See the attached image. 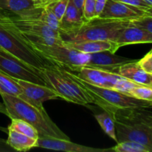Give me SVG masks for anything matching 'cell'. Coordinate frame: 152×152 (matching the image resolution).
Segmentation results:
<instances>
[{"label":"cell","mask_w":152,"mask_h":152,"mask_svg":"<svg viewBox=\"0 0 152 152\" xmlns=\"http://www.w3.org/2000/svg\"><path fill=\"white\" fill-rule=\"evenodd\" d=\"M37 147L66 152H105L111 151V148H91L74 143L70 140L52 137H39L37 140Z\"/></svg>","instance_id":"4fadbf2b"},{"label":"cell","mask_w":152,"mask_h":152,"mask_svg":"<svg viewBox=\"0 0 152 152\" xmlns=\"http://www.w3.org/2000/svg\"><path fill=\"white\" fill-rule=\"evenodd\" d=\"M39 19L44 22L45 24L52 28L53 30L59 32V28H60V22L58 20L53 12L50 10L48 7H44L42 9L41 13L39 16Z\"/></svg>","instance_id":"cb8c5ba5"},{"label":"cell","mask_w":152,"mask_h":152,"mask_svg":"<svg viewBox=\"0 0 152 152\" xmlns=\"http://www.w3.org/2000/svg\"><path fill=\"white\" fill-rule=\"evenodd\" d=\"M1 93L16 96L28 102L26 96L15 78L0 71V94Z\"/></svg>","instance_id":"ffe728a7"},{"label":"cell","mask_w":152,"mask_h":152,"mask_svg":"<svg viewBox=\"0 0 152 152\" xmlns=\"http://www.w3.org/2000/svg\"><path fill=\"white\" fill-rule=\"evenodd\" d=\"M0 71L13 78L20 79L47 86L45 80L40 76L39 70L32 68L15 57L1 47H0Z\"/></svg>","instance_id":"ba28073f"},{"label":"cell","mask_w":152,"mask_h":152,"mask_svg":"<svg viewBox=\"0 0 152 152\" xmlns=\"http://www.w3.org/2000/svg\"><path fill=\"white\" fill-rule=\"evenodd\" d=\"M145 1H146L147 3H148V4H150V5L152 6V0H145Z\"/></svg>","instance_id":"8d00e7d4"},{"label":"cell","mask_w":152,"mask_h":152,"mask_svg":"<svg viewBox=\"0 0 152 152\" xmlns=\"http://www.w3.org/2000/svg\"><path fill=\"white\" fill-rule=\"evenodd\" d=\"M103 111H108L114 119L117 142L135 141L152 152V111L145 108H107Z\"/></svg>","instance_id":"6da1fadb"},{"label":"cell","mask_w":152,"mask_h":152,"mask_svg":"<svg viewBox=\"0 0 152 152\" xmlns=\"http://www.w3.org/2000/svg\"><path fill=\"white\" fill-rule=\"evenodd\" d=\"M134 25L141 27L152 34V16H143L135 20L131 21Z\"/></svg>","instance_id":"83f0119b"},{"label":"cell","mask_w":152,"mask_h":152,"mask_svg":"<svg viewBox=\"0 0 152 152\" xmlns=\"http://www.w3.org/2000/svg\"><path fill=\"white\" fill-rule=\"evenodd\" d=\"M65 69L74 79V80H75L89 94L93 96L94 99V104L100 107L102 110H105L107 108H147L152 107V102L138 99L114 88L94 86L79 78L74 73L68 71L66 68Z\"/></svg>","instance_id":"5b68a950"},{"label":"cell","mask_w":152,"mask_h":152,"mask_svg":"<svg viewBox=\"0 0 152 152\" xmlns=\"http://www.w3.org/2000/svg\"><path fill=\"white\" fill-rule=\"evenodd\" d=\"M145 10L115 0H107L99 17L102 19L133 21L145 16Z\"/></svg>","instance_id":"8fae6325"},{"label":"cell","mask_w":152,"mask_h":152,"mask_svg":"<svg viewBox=\"0 0 152 152\" xmlns=\"http://www.w3.org/2000/svg\"><path fill=\"white\" fill-rule=\"evenodd\" d=\"M115 1H121V2L125 3V4L134 6V7H139V8L145 10H146L147 9L151 7V5L148 3H147L145 0H115Z\"/></svg>","instance_id":"f1b7e54d"},{"label":"cell","mask_w":152,"mask_h":152,"mask_svg":"<svg viewBox=\"0 0 152 152\" xmlns=\"http://www.w3.org/2000/svg\"><path fill=\"white\" fill-rule=\"evenodd\" d=\"M131 21L93 18L77 28L60 33L62 40L66 42H78L88 40L115 41L120 31L127 27Z\"/></svg>","instance_id":"277c9868"},{"label":"cell","mask_w":152,"mask_h":152,"mask_svg":"<svg viewBox=\"0 0 152 152\" xmlns=\"http://www.w3.org/2000/svg\"><path fill=\"white\" fill-rule=\"evenodd\" d=\"M71 1H72L74 6L78 9L79 11H80L83 16V9H84L85 0H71Z\"/></svg>","instance_id":"1f68e13d"},{"label":"cell","mask_w":152,"mask_h":152,"mask_svg":"<svg viewBox=\"0 0 152 152\" xmlns=\"http://www.w3.org/2000/svg\"><path fill=\"white\" fill-rule=\"evenodd\" d=\"M114 42L117 49L129 45L152 43V34L131 22L127 27L120 31Z\"/></svg>","instance_id":"5bb4252c"},{"label":"cell","mask_w":152,"mask_h":152,"mask_svg":"<svg viewBox=\"0 0 152 152\" xmlns=\"http://www.w3.org/2000/svg\"><path fill=\"white\" fill-rule=\"evenodd\" d=\"M145 16H152V6L149 7L148 9H147L146 10H145Z\"/></svg>","instance_id":"e575fe53"},{"label":"cell","mask_w":152,"mask_h":152,"mask_svg":"<svg viewBox=\"0 0 152 152\" xmlns=\"http://www.w3.org/2000/svg\"><path fill=\"white\" fill-rule=\"evenodd\" d=\"M111 149L116 152H151L145 145L131 140L117 142V145Z\"/></svg>","instance_id":"603a6c76"},{"label":"cell","mask_w":152,"mask_h":152,"mask_svg":"<svg viewBox=\"0 0 152 152\" xmlns=\"http://www.w3.org/2000/svg\"><path fill=\"white\" fill-rule=\"evenodd\" d=\"M8 129V137L6 140L7 144L13 150L18 151H27L32 148L37 147V140H34L22 133Z\"/></svg>","instance_id":"d6986e66"},{"label":"cell","mask_w":152,"mask_h":152,"mask_svg":"<svg viewBox=\"0 0 152 152\" xmlns=\"http://www.w3.org/2000/svg\"><path fill=\"white\" fill-rule=\"evenodd\" d=\"M0 47L21 61L37 70L47 68L54 63L34 50L10 28L0 24Z\"/></svg>","instance_id":"8992f818"},{"label":"cell","mask_w":152,"mask_h":152,"mask_svg":"<svg viewBox=\"0 0 152 152\" xmlns=\"http://www.w3.org/2000/svg\"><path fill=\"white\" fill-rule=\"evenodd\" d=\"M68 1L69 0H58V1L47 6L53 12V14L56 16V17L57 18L59 22L62 21V18L65 15Z\"/></svg>","instance_id":"484cf974"},{"label":"cell","mask_w":152,"mask_h":152,"mask_svg":"<svg viewBox=\"0 0 152 152\" xmlns=\"http://www.w3.org/2000/svg\"><path fill=\"white\" fill-rule=\"evenodd\" d=\"M10 148H11L7 145L6 141H4L2 139H0V152L10 151Z\"/></svg>","instance_id":"d6a6232c"},{"label":"cell","mask_w":152,"mask_h":152,"mask_svg":"<svg viewBox=\"0 0 152 152\" xmlns=\"http://www.w3.org/2000/svg\"><path fill=\"white\" fill-rule=\"evenodd\" d=\"M138 62L142 69L145 70L146 72L152 74V58L148 55V53L140 60H138Z\"/></svg>","instance_id":"f546056e"},{"label":"cell","mask_w":152,"mask_h":152,"mask_svg":"<svg viewBox=\"0 0 152 152\" xmlns=\"http://www.w3.org/2000/svg\"><path fill=\"white\" fill-rule=\"evenodd\" d=\"M15 80L20 86L24 94L28 99V103L37 108H44L43 102L45 101L61 99L60 96L53 89L48 86L20 79L15 78Z\"/></svg>","instance_id":"30bf717a"},{"label":"cell","mask_w":152,"mask_h":152,"mask_svg":"<svg viewBox=\"0 0 152 152\" xmlns=\"http://www.w3.org/2000/svg\"><path fill=\"white\" fill-rule=\"evenodd\" d=\"M0 9L21 17L39 19L42 8L36 7L33 0H0Z\"/></svg>","instance_id":"9a60e30c"},{"label":"cell","mask_w":152,"mask_h":152,"mask_svg":"<svg viewBox=\"0 0 152 152\" xmlns=\"http://www.w3.org/2000/svg\"><path fill=\"white\" fill-rule=\"evenodd\" d=\"M129 95L138 99L152 102V86L139 85L129 91Z\"/></svg>","instance_id":"d4e9b609"},{"label":"cell","mask_w":152,"mask_h":152,"mask_svg":"<svg viewBox=\"0 0 152 152\" xmlns=\"http://www.w3.org/2000/svg\"><path fill=\"white\" fill-rule=\"evenodd\" d=\"M95 1L96 0H85L83 17L86 21L94 18Z\"/></svg>","instance_id":"4316f807"},{"label":"cell","mask_w":152,"mask_h":152,"mask_svg":"<svg viewBox=\"0 0 152 152\" xmlns=\"http://www.w3.org/2000/svg\"><path fill=\"white\" fill-rule=\"evenodd\" d=\"M148 55H149V56L152 58V50H151V51H150L149 53H148Z\"/></svg>","instance_id":"74e56055"},{"label":"cell","mask_w":152,"mask_h":152,"mask_svg":"<svg viewBox=\"0 0 152 152\" xmlns=\"http://www.w3.org/2000/svg\"><path fill=\"white\" fill-rule=\"evenodd\" d=\"M7 109V117L20 119L32 125L39 132V137H52L60 139L70 138L52 121L44 108H40L16 96L0 94Z\"/></svg>","instance_id":"7a4b0ae2"},{"label":"cell","mask_w":152,"mask_h":152,"mask_svg":"<svg viewBox=\"0 0 152 152\" xmlns=\"http://www.w3.org/2000/svg\"><path fill=\"white\" fill-rule=\"evenodd\" d=\"M0 24L17 34L30 45H52L63 42L60 33L39 19L21 17L16 13L0 9Z\"/></svg>","instance_id":"3957f363"},{"label":"cell","mask_w":152,"mask_h":152,"mask_svg":"<svg viewBox=\"0 0 152 152\" xmlns=\"http://www.w3.org/2000/svg\"><path fill=\"white\" fill-rule=\"evenodd\" d=\"M33 48L46 59L56 65H60L70 71L86 66L89 60V54L76 50L65 42L52 45H34Z\"/></svg>","instance_id":"52a82bcc"},{"label":"cell","mask_w":152,"mask_h":152,"mask_svg":"<svg viewBox=\"0 0 152 152\" xmlns=\"http://www.w3.org/2000/svg\"><path fill=\"white\" fill-rule=\"evenodd\" d=\"M135 59L117 56L110 50L90 53L89 60L86 67L102 70L118 74L119 68L122 65L132 62Z\"/></svg>","instance_id":"7c38bea8"},{"label":"cell","mask_w":152,"mask_h":152,"mask_svg":"<svg viewBox=\"0 0 152 152\" xmlns=\"http://www.w3.org/2000/svg\"><path fill=\"white\" fill-rule=\"evenodd\" d=\"M95 118L97 120L98 123L101 126L103 132L109 137L116 142H117V136H116L115 123L113 117L108 111H104L102 113L95 115Z\"/></svg>","instance_id":"44dd1931"},{"label":"cell","mask_w":152,"mask_h":152,"mask_svg":"<svg viewBox=\"0 0 152 152\" xmlns=\"http://www.w3.org/2000/svg\"><path fill=\"white\" fill-rule=\"evenodd\" d=\"M107 0H96L95 1V10H94V18L99 17V15L102 13Z\"/></svg>","instance_id":"4dcf8cb0"},{"label":"cell","mask_w":152,"mask_h":152,"mask_svg":"<svg viewBox=\"0 0 152 152\" xmlns=\"http://www.w3.org/2000/svg\"><path fill=\"white\" fill-rule=\"evenodd\" d=\"M86 19L83 17V14L78 10V9L74 6L72 1L69 0L67 6L66 11L65 15L60 22L59 33L65 32L74 28H77L83 25Z\"/></svg>","instance_id":"ac0fdd59"},{"label":"cell","mask_w":152,"mask_h":152,"mask_svg":"<svg viewBox=\"0 0 152 152\" xmlns=\"http://www.w3.org/2000/svg\"><path fill=\"white\" fill-rule=\"evenodd\" d=\"M67 45L85 53H94L110 50L115 53L118 49L114 41L110 40H88L78 42H66Z\"/></svg>","instance_id":"e0dca14e"},{"label":"cell","mask_w":152,"mask_h":152,"mask_svg":"<svg viewBox=\"0 0 152 152\" xmlns=\"http://www.w3.org/2000/svg\"><path fill=\"white\" fill-rule=\"evenodd\" d=\"M118 74L137 84L152 86V74L142 69L138 60L122 65L119 68Z\"/></svg>","instance_id":"2e32d148"},{"label":"cell","mask_w":152,"mask_h":152,"mask_svg":"<svg viewBox=\"0 0 152 152\" xmlns=\"http://www.w3.org/2000/svg\"><path fill=\"white\" fill-rule=\"evenodd\" d=\"M0 131H1V132H4V133H8V129H7V128L6 129V128H4V127H1V126H0Z\"/></svg>","instance_id":"d590c367"},{"label":"cell","mask_w":152,"mask_h":152,"mask_svg":"<svg viewBox=\"0 0 152 152\" xmlns=\"http://www.w3.org/2000/svg\"><path fill=\"white\" fill-rule=\"evenodd\" d=\"M70 71L74 73L79 78L94 86L109 88L116 90L118 89L119 86L126 79L120 74L86 66L78 68L76 71Z\"/></svg>","instance_id":"9c48e42d"},{"label":"cell","mask_w":152,"mask_h":152,"mask_svg":"<svg viewBox=\"0 0 152 152\" xmlns=\"http://www.w3.org/2000/svg\"><path fill=\"white\" fill-rule=\"evenodd\" d=\"M7 129H13L34 140H38L39 137L38 131L32 125L20 119H11V123Z\"/></svg>","instance_id":"7402d4cb"},{"label":"cell","mask_w":152,"mask_h":152,"mask_svg":"<svg viewBox=\"0 0 152 152\" xmlns=\"http://www.w3.org/2000/svg\"><path fill=\"white\" fill-rule=\"evenodd\" d=\"M0 113H1V114H4V115L6 116H8V114H7V109H6L5 105H4V103H1V102H0Z\"/></svg>","instance_id":"836d02e7"}]
</instances>
